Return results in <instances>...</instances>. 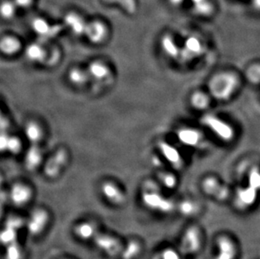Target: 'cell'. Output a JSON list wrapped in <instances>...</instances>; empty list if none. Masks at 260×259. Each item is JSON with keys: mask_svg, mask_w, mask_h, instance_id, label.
Instances as JSON below:
<instances>
[{"mask_svg": "<svg viewBox=\"0 0 260 259\" xmlns=\"http://www.w3.org/2000/svg\"><path fill=\"white\" fill-rule=\"evenodd\" d=\"M22 148V143L17 137H10L8 141L7 149L6 151L11 154H18Z\"/></svg>", "mask_w": 260, "mask_h": 259, "instance_id": "d590c367", "label": "cell"}, {"mask_svg": "<svg viewBox=\"0 0 260 259\" xmlns=\"http://www.w3.org/2000/svg\"><path fill=\"white\" fill-rule=\"evenodd\" d=\"M202 188L207 195L221 201H223L229 196V188L221 184L214 177L206 178L202 183Z\"/></svg>", "mask_w": 260, "mask_h": 259, "instance_id": "9a60e30c", "label": "cell"}, {"mask_svg": "<svg viewBox=\"0 0 260 259\" xmlns=\"http://www.w3.org/2000/svg\"><path fill=\"white\" fill-rule=\"evenodd\" d=\"M202 245V237L198 228H188L179 242V251L183 255H193L199 252Z\"/></svg>", "mask_w": 260, "mask_h": 259, "instance_id": "277c9868", "label": "cell"}, {"mask_svg": "<svg viewBox=\"0 0 260 259\" xmlns=\"http://www.w3.org/2000/svg\"><path fill=\"white\" fill-rule=\"evenodd\" d=\"M15 2L21 7H28L31 4V0H15Z\"/></svg>", "mask_w": 260, "mask_h": 259, "instance_id": "ee69618b", "label": "cell"}, {"mask_svg": "<svg viewBox=\"0 0 260 259\" xmlns=\"http://www.w3.org/2000/svg\"><path fill=\"white\" fill-rule=\"evenodd\" d=\"M106 2L110 3V4H119L120 0H106Z\"/></svg>", "mask_w": 260, "mask_h": 259, "instance_id": "c3c4849f", "label": "cell"}, {"mask_svg": "<svg viewBox=\"0 0 260 259\" xmlns=\"http://www.w3.org/2000/svg\"><path fill=\"white\" fill-rule=\"evenodd\" d=\"M217 253L213 259H235L237 247L230 237L221 236L216 240Z\"/></svg>", "mask_w": 260, "mask_h": 259, "instance_id": "7c38bea8", "label": "cell"}, {"mask_svg": "<svg viewBox=\"0 0 260 259\" xmlns=\"http://www.w3.org/2000/svg\"><path fill=\"white\" fill-rule=\"evenodd\" d=\"M178 209H179L180 214L184 215V216H188V217L196 215L198 210H199L197 204L194 201H189V200L181 201L179 203Z\"/></svg>", "mask_w": 260, "mask_h": 259, "instance_id": "f1b7e54d", "label": "cell"}, {"mask_svg": "<svg viewBox=\"0 0 260 259\" xmlns=\"http://www.w3.org/2000/svg\"><path fill=\"white\" fill-rule=\"evenodd\" d=\"M9 125H10V122H9L7 118H5L4 115H2L1 116V130H2V132H6L8 128H9Z\"/></svg>", "mask_w": 260, "mask_h": 259, "instance_id": "7bdbcfd3", "label": "cell"}, {"mask_svg": "<svg viewBox=\"0 0 260 259\" xmlns=\"http://www.w3.org/2000/svg\"><path fill=\"white\" fill-rule=\"evenodd\" d=\"M248 186L254 188L255 190L260 191V171L258 169H251L248 174Z\"/></svg>", "mask_w": 260, "mask_h": 259, "instance_id": "8d00e7d4", "label": "cell"}, {"mask_svg": "<svg viewBox=\"0 0 260 259\" xmlns=\"http://www.w3.org/2000/svg\"><path fill=\"white\" fill-rule=\"evenodd\" d=\"M85 36L89 42L93 44H101L106 39L108 35V29L106 24L101 20H93L88 23Z\"/></svg>", "mask_w": 260, "mask_h": 259, "instance_id": "9c48e42d", "label": "cell"}, {"mask_svg": "<svg viewBox=\"0 0 260 259\" xmlns=\"http://www.w3.org/2000/svg\"><path fill=\"white\" fill-rule=\"evenodd\" d=\"M258 191L250 186L246 188H240L238 192L237 196V205L240 208L246 209L253 206L257 199Z\"/></svg>", "mask_w": 260, "mask_h": 259, "instance_id": "d6986e66", "label": "cell"}, {"mask_svg": "<svg viewBox=\"0 0 260 259\" xmlns=\"http://www.w3.org/2000/svg\"><path fill=\"white\" fill-rule=\"evenodd\" d=\"M16 12V3L10 0H5L3 1L1 5V15L5 20H10L14 17Z\"/></svg>", "mask_w": 260, "mask_h": 259, "instance_id": "1f68e13d", "label": "cell"}, {"mask_svg": "<svg viewBox=\"0 0 260 259\" xmlns=\"http://www.w3.org/2000/svg\"><path fill=\"white\" fill-rule=\"evenodd\" d=\"M239 85L236 74L223 72L216 74L209 82V90L213 98L217 101H226L231 99Z\"/></svg>", "mask_w": 260, "mask_h": 259, "instance_id": "6da1fadb", "label": "cell"}, {"mask_svg": "<svg viewBox=\"0 0 260 259\" xmlns=\"http://www.w3.org/2000/svg\"><path fill=\"white\" fill-rule=\"evenodd\" d=\"M143 202L150 210L162 213H170L174 209V204L170 199L161 195L159 188L152 181L146 182L143 185Z\"/></svg>", "mask_w": 260, "mask_h": 259, "instance_id": "7a4b0ae2", "label": "cell"}, {"mask_svg": "<svg viewBox=\"0 0 260 259\" xmlns=\"http://www.w3.org/2000/svg\"><path fill=\"white\" fill-rule=\"evenodd\" d=\"M152 161H153V164H154L155 166H159V165H161V161H160L159 158L157 157V156H155Z\"/></svg>", "mask_w": 260, "mask_h": 259, "instance_id": "7dc6e473", "label": "cell"}, {"mask_svg": "<svg viewBox=\"0 0 260 259\" xmlns=\"http://www.w3.org/2000/svg\"><path fill=\"white\" fill-rule=\"evenodd\" d=\"M119 5L121 6L125 12L129 13L131 15L135 14L138 9V3L137 0H120Z\"/></svg>", "mask_w": 260, "mask_h": 259, "instance_id": "ab89813d", "label": "cell"}, {"mask_svg": "<svg viewBox=\"0 0 260 259\" xmlns=\"http://www.w3.org/2000/svg\"><path fill=\"white\" fill-rule=\"evenodd\" d=\"M142 252V246L137 241H131L125 247H123L120 257L122 259H135Z\"/></svg>", "mask_w": 260, "mask_h": 259, "instance_id": "4316f807", "label": "cell"}, {"mask_svg": "<svg viewBox=\"0 0 260 259\" xmlns=\"http://www.w3.org/2000/svg\"><path fill=\"white\" fill-rule=\"evenodd\" d=\"M93 242L99 249L110 257H116L122 252V244L117 238L111 235L99 233L93 238Z\"/></svg>", "mask_w": 260, "mask_h": 259, "instance_id": "5b68a950", "label": "cell"}, {"mask_svg": "<svg viewBox=\"0 0 260 259\" xmlns=\"http://www.w3.org/2000/svg\"><path fill=\"white\" fill-rule=\"evenodd\" d=\"M9 138H10V136L8 135L7 132H2L1 137H0V147H1L2 152H5L7 149Z\"/></svg>", "mask_w": 260, "mask_h": 259, "instance_id": "b9f144b4", "label": "cell"}, {"mask_svg": "<svg viewBox=\"0 0 260 259\" xmlns=\"http://www.w3.org/2000/svg\"><path fill=\"white\" fill-rule=\"evenodd\" d=\"M49 222V214L44 209H37L29 215L26 225L28 232L33 236H37L45 230Z\"/></svg>", "mask_w": 260, "mask_h": 259, "instance_id": "52a82bcc", "label": "cell"}, {"mask_svg": "<svg viewBox=\"0 0 260 259\" xmlns=\"http://www.w3.org/2000/svg\"><path fill=\"white\" fill-rule=\"evenodd\" d=\"M181 253L179 251L173 249V248H166L157 252L152 259H181Z\"/></svg>", "mask_w": 260, "mask_h": 259, "instance_id": "836d02e7", "label": "cell"}, {"mask_svg": "<svg viewBox=\"0 0 260 259\" xmlns=\"http://www.w3.org/2000/svg\"><path fill=\"white\" fill-rule=\"evenodd\" d=\"M25 137L32 144H37L42 139L43 131L41 125L36 121H29L25 128Z\"/></svg>", "mask_w": 260, "mask_h": 259, "instance_id": "d4e9b609", "label": "cell"}, {"mask_svg": "<svg viewBox=\"0 0 260 259\" xmlns=\"http://www.w3.org/2000/svg\"><path fill=\"white\" fill-rule=\"evenodd\" d=\"M247 77H248V80L250 81L251 83H260V64H255L251 66L248 69L247 72Z\"/></svg>", "mask_w": 260, "mask_h": 259, "instance_id": "74e56055", "label": "cell"}, {"mask_svg": "<svg viewBox=\"0 0 260 259\" xmlns=\"http://www.w3.org/2000/svg\"><path fill=\"white\" fill-rule=\"evenodd\" d=\"M69 155L66 150L60 148L52 155L44 166V174L49 179H55L61 174V170L66 165Z\"/></svg>", "mask_w": 260, "mask_h": 259, "instance_id": "8992f818", "label": "cell"}, {"mask_svg": "<svg viewBox=\"0 0 260 259\" xmlns=\"http://www.w3.org/2000/svg\"><path fill=\"white\" fill-rule=\"evenodd\" d=\"M160 183L168 188H174L177 185L176 177L170 173H160L158 175Z\"/></svg>", "mask_w": 260, "mask_h": 259, "instance_id": "e575fe53", "label": "cell"}, {"mask_svg": "<svg viewBox=\"0 0 260 259\" xmlns=\"http://www.w3.org/2000/svg\"><path fill=\"white\" fill-rule=\"evenodd\" d=\"M18 231L13 228L5 226L0 235V239L3 245L8 246L13 242H17Z\"/></svg>", "mask_w": 260, "mask_h": 259, "instance_id": "4dcf8cb0", "label": "cell"}, {"mask_svg": "<svg viewBox=\"0 0 260 259\" xmlns=\"http://www.w3.org/2000/svg\"><path fill=\"white\" fill-rule=\"evenodd\" d=\"M204 0H191V2L193 3V5H196L200 3L203 2Z\"/></svg>", "mask_w": 260, "mask_h": 259, "instance_id": "681fc988", "label": "cell"}, {"mask_svg": "<svg viewBox=\"0 0 260 259\" xmlns=\"http://www.w3.org/2000/svg\"><path fill=\"white\" fill-rule=\"evenodd\" d=\"M158 148L164 157L174 167V169H181L184 161L177 148L165 142H160L158 143Z\"/></svg>", "mask_w": 260, "mask_h": 259, "instance_id": "2e32d148", "label": "cell"}, {"mask_svg": "<svg viewBox=\"0 0 260 259\" xmlns=\"http://www.w3.org/2000/svg\"><path fill=\"white\" fill-rule=\"evenodd\" d=\"M88 73L89 76L96 80L101 81L110 76L111 71L109 67L101 61H93L88 65Z\"/></svg>", "mask_w": 260, "mask_h": 259, "instance_id": "7402d4cb", "label": "cell"}, {"mask_svg": "<svg viewBox=\"0 0 260 259\" xmlns=\"http://www.w3.org/2000/svg\"><path fill=\"white\" fill-rule=\"evenodd\" d=\"M25 56L33 62H43L47 61L48 52L39 43H31L25 49Z\"/></svg>", "mask_w": 260, "mask_h": 259, "instance_id": "44dd1931", "label": "cell"}, {"mask_svg": "<svg viewBox=\"0 0 260 259\" xmlns=\"http://www.w3.org/2000/svg\"><path fill=\"white\" fill-rule=\"evenodd\" d=\"M24 223L25 222H24L22 218L14 215V216H10V217L8 218L6 221H5V226H8V228H13L15 230L19 231L24 225Z\"/></svg>", "mask_w": 260, "mask_h": 259, "instance_id": "f35d334b", "label": "cell"}, {"mask_svg": "<svg viewBox=\"0 0 260 259\" xmlns=\"http://www.w3.org/2000/svg\"><path fill=\"white\" fill-rule=\"evenodd\" d=\"M202 124L211 130L216 137L224 142H231L235 137V131L230 124L216 115L206 114L202 118Z\"/></svg>", "mask_w": 260, "mask_h": 259, "instance_id": "3957f363", "label": "cell"}, {"mask_svg": "<svg viewBox=\"0 0 260 259\" xmlns=\"http://www.w3.org/2000/svg\"><path fill=\"white\" fill-rule=\"evenodd\" d=\"M190 104L196 110H206L210 104V99L206 93L201 92V91H197L192 94L191 98H190Z\"/></svg>", "mask_w": 260, "mask_h": 259, "instance_id": "83f0119b", "label": "cell"}, {"mask_svg": "<svg viewBox=\"0 0 260 259\" xmlns=\"http://www.w3.org/2000/svg\"><path fill=\"white\" fill-rule=\"evenodd\" d=\"M203 53V45L197 37H189L184 42V47L180 51L179 58L182 61H190Z\"/></svg>", "mask_w": 260, "mask_h": 259, "instance_id": "ba28073f", "label": "cell"}, {"mask_svg": "<svg viewBox=\"0 0 260 259\" xmlns=\"http://www.w3.org/2000/svg\"><path fill=\"white\" fill-rule=\"evenodd\" d=\"M101 193L114 206H122L125 202V193L113 182H105L101 185Z\"/></svg>", "mask_w": 260, "mask_h": 259, "instance_id": "8fae6325", "label": "cell"}, {"mask_svg": "<svg viewBox=\"0 0 260 259\" xmlns=\"http://www.w3.org/2000/svg\"><path fill=\"white\" fill-rule=\"evenodd\" d=\"M253 5L256 10H260V0H253Z\"/></svg>", "mask_w": 260, "mask_h": 259, "instance_id": "bcb514c9", "label": "cell"}, {"mask_svg": "<svg viewBox=\"0 0 260 259\" xmlns=\"http://www.w3.org/2000/svg\"><path fill=\"white\" fill-rule=\"evenodd\" d=\"M0 48L1 52L5 55H14L17 53L21 48L20 42L17 38L12 36H5L3 37L1 42H0Z\"/></svg>", "mask_w": 260, "mask_h": 259, "instance_id": "cb8c5ba5", "label": "cell"}, {"mask_svg": "<svg viewBox=\"0 0 260 259\" xmlns=\"http://www.w3.org/2000/svg\"><path fill=\"white\" fill-rule=\"evenodd\" d=\"M169 1L171 5H174V6H179L184 2V0H169Z\"/></svg>", "mask_w": 260, "mask_h": 259, "instance_id": "f6af8a7d", "label": "cell"}, {"mask_svg": "<svg viewBox=\"0 0 260 259\" xmlns=\"http://www.w3.org/2000/svg\"><path fill=\"white\" fill-rule=\"evenodd\" d=\"M194 12L202 16H209L214 11V7L210 0H204L203 2L194 5Z\"/></svg>", "mask_w": 260, "mask_h": 259, "instance_id": "d6a6232c", "label": "cell"}, {"mask_svg": "<svg viewBox=\"0 0 260 259\" xmlns=\"http://www.w3.org/2000/svg\"><path fill=\"white\" fill-rule=\"evenodd\" d=\"M64 22L71 31L77 36L85 34L88 23L76 12H69L64 17Z\"/></svg>", "mask_w": 260, "mask_h": 259, "instance_id": "e0dca14e", "label": "cell"}, {"mask_svg": "<svg viewBox=\"0 0 260 259\" xmlns=\"http://www.w3.org/2000/svg\"><path fill=\"white\" fill-rule=\"evenodd\" d=\"M31 188L24 183H15L10 189V198L16 206H23L29 203L32 198Z\"/></svg>", "mask_w": 260, "mask_h": 259, "instance_id": "4fadbf2b", "label": "cell"}, {"mask_svg": "<svg viewBox=\"0 0 260 259\" xmlns=\"http://www.w3.org/2000/svg\"><path fill=\"white\" fill-rule=\"evenodd\" d=\"M59 57H60V53L58 51L57 49H53L51 53L48 54L46 62L49 65H53V64L57 63Z\"/></svg>", "mask_w": 260, "mask_h": 259, "instance_id": "60d3db41", "label": "cell"}, {"mask_svg": "<svg viewBox=\"0 0 260 259\" xmlns=\"http://www.w3.org/2000/svg\"><path fill=\"white\" fill-rule=\"evenodd\" d=\"M74 234L76 235L77 237L83 241H88V240H93L98 234L97 226L95 224L89 221H84V222L79 223L74 228Z\"/></svg>", "mask_w": 260, "mask_h": 259, "instance_id": "ffe728a7", "label": "cell"}, {"mask_svg": "<svg viewBox=\"0 0 260 259\" xmlns=\"http://www.w3.org/2000/svg\"><path fill=\"white\" fill-rule=\"evenodd\" d=\"M88 72L84 71L80 68H73L69 72V79L73 84L76 86H83L88 82Z\"/></svg>", "mask_w": 260, "mask_h": 259, "instance_id": "484cf974", "label": "cell"}, {"mask_svg": "<svg viewBox=\"0 0 260 259\" xmlns=\"http://www.w3.org/2000/svg\"><path fill=\"white\" fill-rule=\"evenodd\" d=\"M43 158V153L39 146L32 144L27 150L25 156V167L26 170L33 172L41 165Z\"/></svg>", "mask_w": 260, "mask_h": 259, "instance_id": "ac0fdd59", "label": "cell"}, {"mask_svg": "<svg viewBox=\"0 0 260 259\" xmlns=\"http://www.w3.org/2000/svg\"><path fill=\"white\" fill-rule=\"evenodd\" d=\"M177 137L182 144L185 145L187 147H199L203 142L202 133L194 128H180L177 132Z\"/></svg>", "mask_w": 260, "mask_h": 259, "instance_id": "5bb4252c", "label": "cell"}, {"mask_svg": "<svg viewBox=\"0 0 260 259\" xmlns=\"http://www.w3.org/2000/svg\"><path fill=\"white\" fill-rule=\"evenodd\" d=\"M31 27L35 33H37L42 38L46 39L56 37L61 30V25H50L47 20L41 17L35 18L34 20H32Z\"/></svg>", "mask_w": 260, "mask_h": 259, "instance_id": "30bf717a", "label": "cell"}, {"mask_svg": "<svg viewBox=\"0 0 260 259\" xmlns=\"http://www.w3.org/2000/svg\"><path fill=\"white\" fill-rule=\"evenodd\" d=\"M5 259H23V250L18 242L6 246Z\"/></svg>", "mask_w": 260, "mask_h": 259, "instance_id": "f546056e", "label": "cell"}, {"mask_svg": "<svg viewBox=\"0 0 260 259\" xmlns=\"http://www.w3.org/2000/svg\"><path fill=\"white\" fill-rule=\"evenodd\" d=\"M161 47L165 53L171 58H178L180 55L181 49L178 47L174 37L170 34H166L161 39Z\"/></svg>", "mask_w": 260, "mask_h": 259, "instance_id": "603a6c76", "label": "cell"}]
</instances>
